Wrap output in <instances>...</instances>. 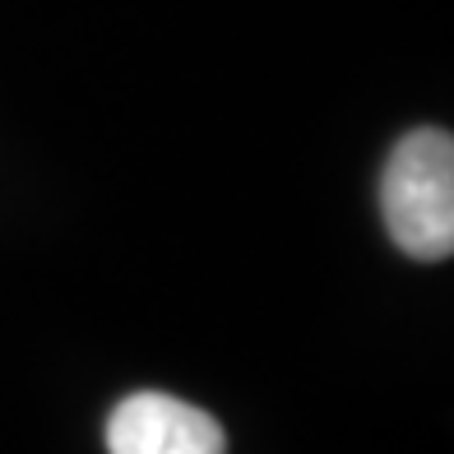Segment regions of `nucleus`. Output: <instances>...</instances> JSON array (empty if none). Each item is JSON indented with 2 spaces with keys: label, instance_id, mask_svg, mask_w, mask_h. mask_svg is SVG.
Returning <instances> with one entry per match:
<instances>
[{
  "label": "nucleus",
  "instance_id": "nucleus-1",
  "mask_svg": "<svg viewBox=\"0 0 454 454\" xmlns=\"http://www.w3.org/2000/svg\"><path fill=\"white\" fill-rule=\"evenodd\" d=\"M380 218L389 241L412 260H450L454 251V139L450 130H408L380 176Z\"/></svg>",
  "mask_w": 454,
  "mask_h": 454
},
{
  "label": "nucleus",
  "instance_id": "nucleus-2",
  "mask_svg": "<svg viewBox=\"0 0 454 454\" xmlns=\"http://www.w3.org/2000/svg\"><path fill=\"white\" fill-rule=\"evenodd\" d=\"M107 454H227V436L204 408L162 389H139L112 408Z\"/></svg>",
  "mask_w": 454,
  "mask_h": 454
}]
</instances>
